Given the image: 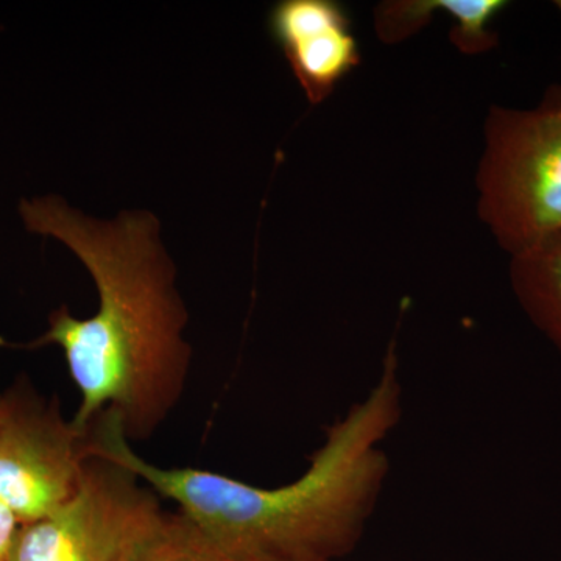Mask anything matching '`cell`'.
Returning a JSON list of instances; mask_svg holds the SVG:
<instances>
[{
	"instance_id": "cell-1",
	"label": "cell",
	"mask_w": 561,
	"mask_h": 561,
	"mask_svg": "<svg viewBox=\"0 0 561 561\" xmlns=\"http://www.w3.org/2000/svg\"><path fill=\"white\" fill-rule=\"evenodd\" d=\"M20 216L28 232L69 247L99 294L95 316L79 319L61 306L28 348L55 345L65 354L80 391L72 419L80 427L111 413L131 443L153 437L186 391L192 359L160 220L142 209L99 220L58 195L22 198Z\"/></svg>"
},
{
	"instance_id": "cell-2",
	"label": "cell",
	"mask_w": 561,
	"mask_h": 561,
	"mask_svg": "<svg viewBox=\"0 0 561 561\" xmlns=\"http://www.w3.org/2000/svg\"><path fill=\"white\" fill-rule=\"evenodd\" d=\"M400 360L390 343L370 393L328 431L308 470L257 486L198 468L144 459L111 413L92 423V456L117 461L205 535L228 561L294 557L337 561L354 551L389 474L382 442L401 420Z\"/></svg>"
},
{
	"instance_id": "cell-3",
	"label": "cell",
	"mask_w": 561,
	"mask_h": 561,
	"mask_svg": "<svg viewBox=\"0 0 561 561\" xmlns=\"http://www.w3.org/2000/svg\"><path fill=\"white\" fill-rule=\"evenodd\" d=\"M476 187L479 217L511 257L561 231V83L531 108L491 106Z\"/></svg>"
},
{
	"instance_id": "cell-4",
	"label": "cell",
	"mask_w": 561,
	"mask_h": 561,
	"mask_svg": "<svg viewBox=\"0 0 561 561\" xmlns=\"http://www.w3.org/2000/svg\"><path fill=\"white\" fill-rule=\"evenodd\" d=\"M169 516L135 472L94 456L68 504L21 527L9 561H136Z\"/></svg>"
},
{
	"instance_id": "cell-5",
	"label": "cell",
	"mask_w": 561,
	"mask_h": 561,
	"mask_svg": "<svg viewBox=\"0 0 561 561\" xmlns=\"http://www.w3.org/2000/svg\"><path fill=\"white\" fill-rule=\"evenodd\" d=\"M91 430L25 386L3 394L0 420V500L22 526L68 504L92 459Z\"/></svg>"
},
{
	"instance_id": "cell-6",
	"label": "cell",
	"mask_w": 561,
	"mask_h": 561,
	"mask_svg": "<svg viewBox=\"0 0 561 561\" xmlns=\"http://www.w3.org/2000/svg\"><path fill=\"white\" fill-rule=\"evenodd\" d=\"M267 27L312 105L327 101L360 65L348 11L335 0H279Z\"/></svg>"
},
{
	"instance_id": "cell-7",
	"label": "cell",
	"mask_w": 561,
	"mask_h": 561,
	"mask_svg": "<svg viewBox=\"0 0 561 561\" xmlns=\"http://www.w3.org/2000/svg\"><path fill=\"white\" fill-rule=\"evenodd\" d=\"M515 297L561 353V231L511 257Z\"/></svg>"
},
{
	"instance_id": "cell-8",
	"label": "cell",
	"mask_w": 561,
	"mask_h": 561,
	"mask_svg": "<svg viewBox=\"0 0 561 561\" xmlns=\"http://www.w3.org/2000/svg\"><path fill=\"white\" fill-rule=\"evenodd\" d=\"M136 561H228L181 513L171 512L161 534Z\"/></svg>"
},
{
	"instance_id": "cell-9",
	"label": "cell",
	"mask_w": 561,
	"mask_h": 561,
	"mask_svg": "<svg viewBox=\"0 0 561 561\" xmlns=\"http://www.w3.org/2000/svg\"><path fill=\"white\" fill-rule=\"evenodd\" d=\"M22 524L9 505L0 500V561H9Z\"/></svg>"
},
{
	"instance_id": "cell-10",
	"label": "cell",
	"mask_w": 561,
	"mask_h": 561,
	"mask_svg": "<svg viewBox=\"0 0 561 561\" xmlns=\"http://www.w3.org/2000/svg\"><path fill=\"white\" fill-rule=\"evenodd\" d=\"M232 561H323L311 559H294V557H250V559H239Z\"/></svg>"
},
{
	"instance_id": "cell-11",
	"label": "cell",
	"mask_w": 561,
	"mask_h": 561,
	"mask_svg": "<svg viewBox=\"0 0 561 561\" xmlns=\"http://www.w3.org/2000/svg\"><path fill=\"white\" fill-rule=\"evenodd\" d=\"M2 413H3V394L0 393V420H2Z\"/></svg>"
},
{
	"instance_id": "cell-12",
	"label": "cell",
	"mask_w": 561,
	"mask_h": 561,
	"mask_svg": "<svg viewBox=\"0 0 561 561\" xmlns=\"http://www.w3.org/2000/svg\"><path fill=\"white\" fill-rule=\"evenodd\" d=\"M557 5H559V10L561 11V2H557Z\"/></svg>"
}]
</instances>
